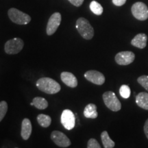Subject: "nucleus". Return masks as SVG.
I'll use <instances>...</instances> for the list:
<instances>
[{
    "mask_svg": "<svg viewBox=\"0 0 148 148\" xmlns=\"http://www.w3.org/2000/svg\"><path fill=\"white\" fill-rule=\"evenodd\" d=\"M32 123H31L29 119H24L22 121L21 124V134L22 138H23L24 140H27L30 136L31 134H32Z\"/></svg>",
    "mask_w": 148,
    "mask_h": 148,
    "instance_id": "14",
    "label": "nucleus"
},
{
    "mask_svg": "<svg viewBox=\"0 0 148 148\" xmlns=\"http://www.w3.org/2000/svg\"><path fill=\"white\" fill-rule=\"evenodd\" d=\"M8 111V104L5 101L0 102V122L3 119Z\"/></svg>",
    "mask_w": 148,
    "mask_h": 148,
    "instance_id": "22",
    "label": "nucleus"
},
{
    "mask_svg": "<svg viewBox=\"0 0 148 148\" xmlns=\"http://www.w3.org/2000/svg\"><path fill=\"white\" fill-rule=\"evenodd\" d=\"M51 138L53 142L59 147H67L71 145V141L69 138L64 133L60 131H53L51 134Z\"/></svg>",
    "mask_w": 148,
    "mask_h": 148,
    "instance_id": "8",
    "label": "nucleus"
},
{
    "mask_svg": "<svg viewBox=\"0 0 148 148\" xmlns=\"http://www.w3.org/2000/svg\"><path fill=\"white\" fill-rule=\"evenodd\" d=\"M61 22V14L59 12H55L50 16L47 25V35H52L56 32Z\"/></svg>",
    "mask_w": 148,
    "mask_h": 148,
    "instance_id": "10",
    "label": "nucleus"
},
{
    "mask_svg": "<svg viewBox=\"0 0 148 148\" xmlns=\"http://www.w3.org/2000/svg\"><path fill=\"white\" fill-rule=\"evenodd\" d=\"M37 121L40 126L43 127H47L50 125L51 123V119L49 115L44 114H40L37 116Z\"/></svg>",
    "mask_w": 148,
    "mask_h": 148,
    "instance_id": "19",
    "label": "nucleus"
},
{
    "mask_svg": "<svg viewBox=\"0 0 148 148\" xmlns=\"http://www.w3.org/2000/svg\"><path fill=\"white\" fill-rule=\"evenodd\" d=\"M70 3H72L75 6H80L84 2V0H68Z\"/></svg>",
    "mask_w": 148,
    "mask_h": 148,
    "instance_id": "25",
    "label": "nucleus"
},
{
    "mask_svg": "<svg viewBox=\"0 0 148 148\" xmlns=\"http://www.w3.org/2000/svg\"><path fill=\"white\" fill-rule=\"evenodd\" d=\"M119 93L122 97L124 98V99H127L130 96V88L127 85H122L119 88Z\"/></svg>",
    "mask_w": 148,
    "mask_h": 148,
    "instance_id": "21",
    "label": "nucleus"
},
{
    "mask_svg": "<svg viewBox=\"0 0 148 148\" xmlns=\"http://www.w3.org/2000/svg\"><path fill=\"white\" fill-rule=\"evenodd\" d=\"M84 115L86 118L95 119L97 117L98 113L97 111V106L94 103H89L84 108Z\"/></svg>",
    "mask_w": 148,
    "mask_h": 148,
    "instance_id": "16",
    "label": "nucleus"
},
{
    "mask_svg": "<svg viewBox=\"0 0 148 148\" xmlns=\"http://www.w3.org/2000/svg\"><path fill=\"white\" fill-rule=\"evenodd\" d=\"M132 13L136 19L145 21L148 18V8L143 2H136L132 5Z\"/></svg>",
    "mask_w": 148,
    "mask_h": 148,
    "instance_id": "6",
    "label": "nucleus"
},
{
    "mask_svg": "<svg viewBox=\"0 0 148 148\" xmlns=\"http://www.w3.org/2000/svg\"><path fill=\"white\" fill-rule=\"evenodd\" d=\"M76 29L79 34L86 40H90L94 36V29L89 21L85 18L80 17L76 21Z\"/></svg>",
    "mask_w": 148,
    "mask_h": 148,
    "instance_id": "2",
    "label": "nucleus"
},
{
    "mask_svg": "<svg viewBox=\"0 0 148 148\" xmlns=\"http://www.w3.org/2000/svg\"><path fill=\"white\" fill-rule=\"evenodd\" d=\"M23 45V40L19 38H14L5 42L4 49L8 54H16L22 50Z\"/></svg>",
    "mask_w": 148,
    "mask_h": 148,
    "instance_id": "5",
    "label": "nucleus"
},
{
    "mask_svg": "<svg viewBox=\"0 0 148 148\" xmlns=\"http://www.w3.org/2000/svg\"><path fill=\"white\" fill-rule=\"evenodd\" d=\"M143 130H144V132H145L146 137H147V138L148 139V119L146 120L145 125H144Z\"/></svg>",
    "mask_w": 148,
    "mask_h": 148,
    "instance_id": "27",
    "label": "nucleus"
},
{
    "mask_svg": "<svg viewBox=\"0 0 148 148\" xmlns=\"http://www.w3.org/2000/svg\"><path fill=\"white\" fill-rule=\"evenodd\" d=\"M103 100L105 105L110 110L117 112L121 110V103L120 102L114 92L112 91H106L103 94Z\"/></svg>",
    "mask_w": 148,
    "mask_h": 148,
    "instance_id": "3",
    "label": "nucleus"
},
{
    "mask_svg": "<svg viewBox=\"0 0 148 148\" xmlns=\"http://www.w3.org/2000/svg\"><path fill=\"white\" fill-rule=\"evenodd\" d=\"M87 148H101L98 141L95 138H90L87 143Z\"/></svg>",
    "mask_w": 148,
    "mask_h": 148,
    "instance_id": "24",
    "label": "nucleus"
},
{
    "mask_svg": "<svg viewBox=\"0 0 148 148\" xmlns=\"http://www.w3.org/2000/svg\"><path fill=\"white\" fill-rule=\"evenodd\" d=\"M136 103L140 108L148 110V93L145 92H139L136 96Z\"/></svg>",
    "mask_w": 148,
    "mask_h": 148,
    "instance_id": "15",
    "label": "nucleus"
},
{
    "mask_svg": "<svg viewBox=\"0 0 148 148\" xmlns=\"http://www.w3.org/2000/svg\"><path fill=\"white\" fill-rule=\"evenodd\" d=\"M61 80L66 86L71 88H75L77 86V79L73 73L64 71L61 73Z\"/></svg>",
    "mask_w": 148,
    "mask_h": 148,
    "instance_id": "12",
    "label": "nucleus"
},
{
    "mask_svg": "<svg viewBox=\"0 0 148 148\" xmlns=\"http://www.w3.org/2000/svg\"><path fill=\"white\" fill-rule=\"evenodd\" d=\"M8 14L11 21L18 25H26L31 21V17L28 14L16 8H10Z\"/></svg>",
    "mask_w": 148,
    "mask_h": 148,
    "instance_id": "4",
    "label": "nucleus"
},
{
    "mask_svg": "<svg viewBox=\"0 0 148 148\" xmlns=\"http://www.w3.org/2000/svg\"><path fill=\"white\" fill-rule=\"evenodd\" d=\"M90 9L96 15H101L103 13V7L96 1H92L90 3Z\"/></svg>",
    "mask_w": 148,
    "mask_h": 148,
    "instance_id": "20",
    "label": "nucleus"
},
{
    "mask_svg": "<svg viewBox=\"0 0 148 148\" xmlns=\"http://www.w3.org/2000/svg\"><path fill=\"white\" fill-rule=\"evenodd\" d=\"M147 35L144 33H140V34H136L131 40V45L139 49H143L147 45Z\"/></svg>",
    "mask_w": 148,
    "mask_h": 148,
    "instance_id": "13",
    "label": "nucleus"
},
{
    "mask_svg": "<svg viewBox=\"0 0 148 148\" xmlns=\"http://www.w3.org/2000/svg\"><path fill=\"white\" fill-rule=\"evenodd\" d=\"M84 77L92 84L102 85L105 82V77L101 72L95 70H90L84 73Z\"/></svg>",
    "mask_w": 148,
    "mask_h": 148,
    "instance_id": "11",
    "label": "nucleus"
},
{
    "mask_svg": "<svg viewBox=\"0 0 148 148\" xmlns=\"http://www.w3.org/2000/svg\"><path fill=\"white\" fill-rule=\"evenodd\" d=\"M126 2V0H112V3L116 6H121L125 4Z\"/></svg>",
    "mask_w": 148,
    "mask_h": 148,
    "instance_id": "26",
    "label": "nucleus"
},
{
    "mask_svg": "<svg viewBox=\"0 0 148 148\" xmlns=\"http://www.w3.org/2000/svg\"><path fill=\"white\" fill-rule=\"evenodd\" d=\"M15 148H17V147H15Z\"/></svg>",
    "mask_w": 148,
    "mask_h": 148,
    "instance_id": "28",
    "label": "nucleus"
},
{
    "mask_svg": "<svg viewBox=\"0 0 148 148\" xmlns=\"http://www.w3.org/2000/svg\"><path fill=\"white\" fill-rule=\"evenodd\" d=\"M138 84L141 85L146 90L148 91V76L147 75H141L137 79Z\"/></svg>",
    "mask_w": 148,
    "mask_h": 148,
    "instance_id": "23",
    "label": "nucleus"
},
{
    "mask_svg": "<svg viewBox=\"0 0 148 148\" xmlns=\"http://www.w3.org/2000/svg\"><path fill=\"white\" fill-rule=\"evenodd\" d=\"M114 59L116 63L119 65H128L134 60L135 54L132 51H121L116 53Z\"/></svg>",
    "mask_w": 148,
    "mask_h": 148,
    "instance_id": "9",
    "label": "nucleus"
},
{
    "mask_svg": "<svg viewBox=\"0 0 148 148\" xmlns=\"http://www.w3.org/2000/svg\"><path fill=\"white\" fill-rule=\"evenodd\" d=\"M38 89L47 94H56L61 89L60 85L50 77H42L36 82Z\"/></svg>",
    "mask_w": 148,
    "mask_h": 148,
    "instance_id": "1",
    "label": "nucleus"
},
{
    "mask_svg": "<svg viewBox=\"0 0 148 148\" xmlns=\"http://www.w3.org/2000/svg\"><path fill=\"white\" fill-rule=\"evenodd\" d=\"M60 120L62 125L66 130H70L75 127V116L71 110H68V109L63 110L62 114H61Z\"/></svg>",
    "mask_w": 148,
    "mask_h": 148,
    "instance_id": "7",
    "label": "nucleus"
},
{
    "mask_svg": "<svg viewBox=\"0 0 148 148\" xmlns=\"http://www.w3.org/2000/svg\"><path fill=\"white\" fill-rule=\"evenodd\" d=\"M32 103L36 108L40 109V110H43V109L47 108L48 106L47 101L43 97H34V99H33Z\"/></svg>",
    "mask_w": 148,
    "mask_h": 148,
    "instance_id": "18",
    "label": "nucleus"
},
{
    "mask_svg": "<svg viewBox=\"0 0 148 148\" xmlns=\"http://www.w3.org/2000/svg\"><path fill=\"white\" fill-rule=\"evenodd\" d=\"M101 139L104 148H113L115 143L109 136L108 133L106 131H103L101 134Z\"/></svg>",
    "mask_w": 148,
    "mask_h": 148,
    "instance_id": "17",
    "label": "nucleus"
}]
</instances>
